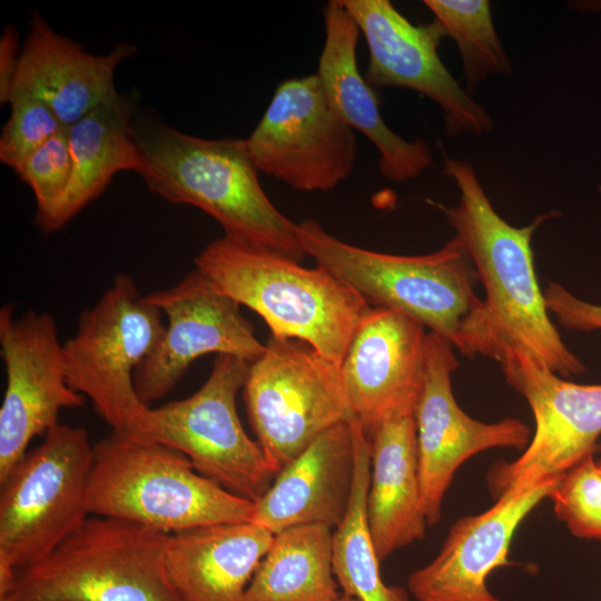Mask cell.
Listing matches in <instances>:
<instances>
[{"instance_id":"6da1fadb","label":"cell","mask_w":601,"mask_h":601,"mask_svg":"<svg viewBox=\"0 0 601 601\" xmlns=\"http://www.w3.org/2000/svg\"><path fill=\"white\" fill-rule=\"evenodd\" d=\"M443 174L455 183L459 203L453 207L428 203L445 215L485 293L463 323L456 349L496 362L518 349L561 377L583 373L582 361L551 322L534 269L532 236L559 213L542 214L528 226H512L492 206L469 160L443 155Z\"/></svg>"},{"instance_id":"7a4b0ae2","label":"cell","mask_w":601,"mask_h":601,"mask_svg":"<svg viewBox=\"0 0 601 601\" xmlns=\"http://www.w3.org/2000/svg\"><path fill=\"white\" fill-rule=\"evenodd\" d=\"M131 137L142 160L140 176L151 193L201 209L220 224L224 235L298 262L306 256L297 224L262 188L245 139L200 138L150 117H134Z\"/></svg>"},{"instance_id":"3957f363","label":"cell","mask_w":601,"mask_h":601,"mask_svg":"<svg viewBox=\"0 0 601 601\" xmlns=\"http://www.w3.org/2000/svg\"><path fill=\"white\" fill-rule=\"evenodd\" d=\"M194 262L217 292L260 315L272 335L303 341L339 367L372 307L324 268L227 235Z\"/></svg>"},{"instance_id":"277c9868","label":"cell","mask_w":601,"mask_h":601,"mask_svg":"<svg viewBox=\"0 0 601 601\" xmlns=\"http://www.w3.org/2000/svg\"><path fill=\"white\" fill-rule=\"evenodd\" d=\"M90 514L167 533L250 522L254 503L198 473L183 453L120 432L93 444Z\"/></svg>"},{"instance_id":"5b68a950","label":"cell","mask_w":601,"mask_h":601,"mask_svg":"<svg viewBox=\"0 0 601 601\" xmlns=\"http://www.w3.org/2000/svg\"><path fill=\"white\" fill-rule=\"evenodd\" d=\"M296 234L305 255L371 306L416 319L454 348L463 323L481 304L476 272L456 236L436 252L404 256L351 245L314 219L298 223Z\"/></svg>"},{"instance_id":"8992f818","label":"cell","mask_w":601,"mask_h":601,"mask_svg":"<svg viewBox=\"0 0 601 601\" xmlns=\"http://www.w3.org/2000/svg\"><path fill=\"white\" fill-rule=\"evenodd\" d=\"M169 534L89 515L47 556L18 570L0 601H179L165 568Z\"/></svg>"},{"instance_id":"52a82bcc","label":"cell","mask_w":601,"mask_h":601,"mask_svg":"<svg viewBox=\"0 0 601 601\" xmlns=\"http://www.w3.org/2000/svg\"><path fill=\"white\" fill-rule=\"evenodd\" d=\"M92 459L87 431L58 423L0 482V598L89 516Z\"/></svg>"},{"instance_id":"ba28073f","label":"cell","mask_w":601,"mask_h":601,"mask_svg":"<svg viewBox=\"0 0 601 601\" xmlns=\"http://www.w3.org/2000/svg\"><path fill=\"white\" fill-rule=\"evenodd\" d=\"M161 317L121 273L79 315L76 334L63 343L68 385L91 401L114 432L149 440L151 407L140 401L134 377L164 335Z\"/></svg>"},{"instance_id":"9c48e42d","label":"cell","mask_w":601,"mask_h":601,"mask_svg":"<svg viewBox=\"0 0 601 601\" xmlns=\"http://www.w3.org/2000/svg\"><path fill=\"white\" fill-rule=\"evenodd\" d=\"M243 391L252 428L276 475L322 433L356 420L341 367L299 339L270 335Z\"/></svg>"},{"instance_id":"30bf717a","label":"cell","mask_w":601,"mask_h":601,"mask_svg":"<svg viewBox=\"0 0 601 601\" xmlns=\"http://www.w3.org/2000/svg\"><path fill=\"white\" fill-rule=\"evenodd\" d=\"M249 367L243 358L217 355L196 393L150 408L148 439L183 453L198 473L255 503L270 487L276 473L237 414L236 396Z\"/></svg>"},{"instance_id":"8fae6325","label":"cell","mask_w":601,"mask_h":601,"mask_svg":"<svg viewBox=\"0 0 601 601\" xmlns=\"http://www.w3.org/2000/svg\"><path fill=\"white\" fill-rule=\"evenodd\" d=\"M499 363L506 382L528 402L535 430L521 455L489 470L495 499L562 476L593 455L601 435V384L566 381L518 349Z\"/></svg>"},{"instance_id":"7c38bea8","label":"cell","mask_w":601,"mask_h":601,"mask_svg":"<svg viewBox=\"0 0 601 601\" xmlns=\"http://www.w3.org/2000/svg\"><path fill=\"white\" fill-rule=\"evenodd\" d=\"M246 140L258 171L299 191H327L355 167L357 141L317 75L280 82Z\"/></svg>"},{"instance_id":"4fadbf2b","label":"cell","mask_w":601,"mask_h":601,"mask_svg":"<svg viewBox=\"0 0 601 601\" xmlns=\"http://www.w3.org/2000/svg\"><path fill=\"white\" fill-rule=\"evenodd\" d=\"M0 347L6 391L0 407V482L27 453L31 440L59 423L63 408L83 405L86 397L67 383L63 344L53 317L14 306L0 308Z\"/></svg>"},{"instance_id":"5bb4252c","label":"cell","mask_w":601,"mask_h":601,"mask_svg":"<svg viewBox=\"0 0 601 601\" xmlns=\"http://www.w3.org/2000/svg\"><path fill=\"white\" fill-rule=\"evenodd\" d=\"M339 2L365 38L370 52L365 80L372 88H406L430 98L443 111L447 137L493 129L489 111L471 98L439 56L440 42L447 36L440 21L413 24L388 0Z\"/></svg>"},{"instance_id":"9a60e30c","label":"cell","mask_w":601,"mask_h":601,"mask_svg":"<svg viewBox=\"0 0 601 601\" xmlns=\"http://www.w3.org/2000/svg\"><path fill=\"white\" fill-rule=\"evenodd\" d=\"M459 367L454 346L427 332L424 376L414 406L422 501L427 524L435 525L457 469L470 457L496 447L525 449L531 430L506 417L484 423L469 416L456 403L451 376Z\"/></svg>"},{"instance_id":"2e32d148","label":"cell","mask_w":601,"mask_h":601,"mask_svg":"<svg viewBox=\"0 0 601 601\" xmlns=\"http://www.w3.org/2000/svg\"><path fill=\"white\" fill-rule=\"evenodd\" d=\"M144 297L168 319L160 342L134 377L140 401L149 407L169 394L200 356L225 354L252 364L265 352L240 305L217 292L196 268L173 287Z\"/></svg>"},{"instance_id":"e0dca14e","label":"cell","mask_w":601,"mask_h":601,"mask_svg":"<svg viewBox=\"0 0 601 601\" xmlns=\"http://www.w3.org/2000/svg\"><path fill=\"white\" fill-rule=\"evenodd\" d=\"M426 337L420 322L383 307L372 306L356 328L341 375L368 440L383 421L414 408L423 384Z\"/></svg>"},{"instance_id":"ac0fdd59","label":"cell","mask_w":601,"mask_h":601,"mask_svg":"<svg viewBox=\"0 0 601 601\" xmlns=\"http://www.w3.org/2000/svg\"><path fill=\"white\" fill-rule=\"evenodd\" d=\"M560 477L510 492L486 511L459 519L436 556L408 575V593L415 601H501L489 590L486 579L509 564L515 531L550 497Z\"/></svg>"},{"instance_id":"d6986e66","label":"cell","mask_w":601,"mask_h":601,"mask_svg":"<svg viewBox=\"0 0 601 601\" xmlns=\"http://www.w3.org/2000/svg\"><path fill=\"white\" fill-rule=\"evenodd\" d=\"M325 39L317 77L337 116L361 131L380 154V173L387 179L405 181L432 165V154L422 138L406 140L384 121L380 102L358 70L356 49L359 28L339 0L323 8Z\"/></svg>"},{"instance_id":"ffe728a7","label":"cell","mask_w":601,"mask_h":601,"mask_svg":"<svg viewBox=\"0 0 601 601\" xmlns=\"http://www.w3.org/2000/svg\"><path fill=\"white\" fill-rule=\"evenodd\" d=\"M136 50L120 42L105 56L91 55L78 42L56 33L33 12L10 99H38L68 127L117 93L116 68Z\"/></svg>"},{"instance_id":"44dd1931","label":"cell","mask_w":601,"mask_h":601,"mask_svg":"<svg viewBox=\"0 0 601 601\" xmlns=\"http://www.w3.org/2000/svg\"><path fill=\"white\" fill-rule=\"evenodd\" d=\"M354 467L351 424H337L277 473L250 522L273 534L303 524L336 528L348 509Z\"/></svg>"},{"instance_id":"7402d4cb","label":"cell","mask_w":601,"mask_h":601,"mask_svg":"<svg viewBox=\"0 0 601 601\" xmlns=\"http://www.w3.org/2000/svg\"><path fill=\"white\" fill-rule=\"evenodd\" d=\"M368 530L381 562L425 536L414 408L385 421L370 439Z\"/></svg>"},{"instance_id":"603a6c76","label":"cell","mask_w":601,"mask_h":601,"mask_svg":"<svg viewBox=\"0 0 601 601\" xmlns=\"http://www.w3.org/2000/svg\"><path fill=\"white\" fill-rule=\"evenodd\" d=\"M273 539L252 522L170 533L165 568L179 601H244Z\"/></svg>"},{"instance_id":"cb8c5ba5","label":"cell","mask_w":601,"mask_h":601,"mask_svg":"<svg viewBox=\"0 0 601 601\" xmlns=\"http://www.w3.org/2000/svg\"><path fill=\"white\" fill-rule=\"evenodd\" d=\"M134 110L132 97L117 92L68 126L70 183L53 211L37 225L40 230L50 234L61 229L97 199L119 171L142 173V160L131 137Z\"/></svg>"},{"instance_id":"d4e9b609","label":"cell","mask_w":601,"mask_h":601,"mask_svg":"<svg viewBox=\"0 0 601 601\" xmlns=\"http://www.w3.org/2000/svg\"><path fill=\"white\" fill-rule=\"evenodd\" d=\"M339 597L332 529L303 524L274 534L244 601H335Z\"/></svg>"},{"instance_id":"484cf974","label":"cell","mask_w":601,"mask_h":601,"mask_svg":"<svg viewBox=\"0 0 601 601\" xmlns=\"http://www.w3.org/2000/svg\"><path fill=\"white\" fill-rule=\"evenodd\" d=\"M355 467L347 512L333 532V571L343 594L357 601H410L408 591L387 585L368 530L366 500L371 472V443L356 420L349 422Z\"/></svg>"},{"instance_id":"4316f807","label":"cell","mask_w":601,"mask_h":601,"mask_svg":"<svg viewBox=\"0 0 601 601\" xmlns=\"http://www.w3.org/2000/svg\"><path fill=\"white\" fill-rule=\"evenodd\" d=\"M459 48L467 90L492 75L510 76L512 65L496 33L486 0H424Z\"/></svg>"},{"instance_id":"83f0119b","label":"cell","mask_w":601,"mask_h":601,"mask_svg":"<svg viewBox=\"0 0 601 601\" xmlns=\"http://www.w3.org/2000/svg\"><path fill=\"white\" fill-rule=\"evenodd\" d=\"M550 497L556 518L575 536L601 541V472L593 455L566 471Z\"/></svg>"},{"instance_id":"f1b7e54d","label":"cell","mask_w":601,"mask_h":601,"mask_svg":"<svg viewBox=\"0 0 601 601\" xmlns=\"http://www.w3.org/2000/svg\"><path fill=\"white\" fill-rule=\"evenodd\" d=\"M9 104L11 114L0 136V161L17 173L29 156L66 126L38 99L12 97Z\"/></svg>"},{"instance_id":"f546056e","label":"cell","mask_w":601,"mask_h":601,"mask_svg":"<svg viewBox=\"0 0 601 601\" xmlns=\"http://www.w3.org/2000/svg\"><path fill=\"white\" fill-rule=\"evenodd\" d=\"M67 128L37 149L16 173L33 191L35 224L43 221L63 197L72 174Z\"/></svg>"},{"instance_id":"4dcf8cb0","label":"cell","mask_w":601,"mask_h":601,"mask_svg":"<svg viewBox=\"0 0 601 601\" xmlns=\"http://www.w3.org/2000/svg\"><path fill=\"white\" fill-rule=\"evenodd\" d=\"M543 295L549 313L553 314L564 328L601 329V305L580 299L554 282L549 283Z\"/></svg>"},{"instance_id":"1f68e13d","label":"cell","mask_w":601,"mask_h":601,"mask_svg":"<svg viewBox=\"0 0 601 601\" xmlns=\"http://www.w3.org/2000/svg\"><path fill=\"white\" fill-rule=\"evenodd\" d=\"M19 65L18 36L12 26H8L0 38V102L10 101L13 82Z\"/></svg>"},{"instance_id":"d6a6232c","label":"cell","mask_w":601,"mask_h":601,"mask_svg":"<svg viewBox=\"0 0 601 601\" xmlns=\"http://www.w3.org/2000/svg\"><path fill=\"white\" fill-rule=\"evenodd\" d=\"M335 601H357V600L352 598V597L341 594V597L338 599H336Z\"/></svg>"},{"instance_id":"836d02e7","label":"cell","mask_w":601,"mask_h":601,"mask_svg":"<svg viewBox=\"0 0 601 601\" xmlns=\"http://www.w3.org/2000/svg\"><path fill=\"white\" fill-rule=\"evenodd\" d=\"M595 463H597V466H598L599 471L601 472V459Z\"/></svg>"},{"instance_id":"e575fe53","label":"cell","mask_w":601,"mask_h":601,"mask_svg":"<svg viewBox=\"0 0 601 601\" xmlns=\"http://www.w3.org/2000/svg\"><path fill=\"white\" fill-rule=\"evenodd\" d=\"M599 191L601 193V185L599 186Z\"/></svg>"}]
</instances>
